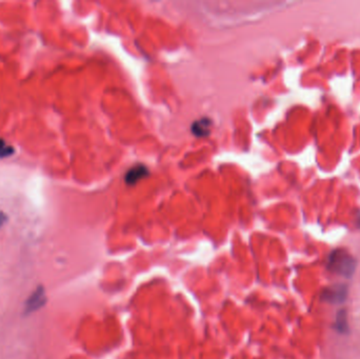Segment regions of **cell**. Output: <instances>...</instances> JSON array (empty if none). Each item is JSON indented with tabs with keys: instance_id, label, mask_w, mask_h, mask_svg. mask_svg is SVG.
<instances>
[{
	"instance_id": "cell-3",
	"label": "cell",
	"mask_w": 360,
	"mask_h": 359,
	"mask_svg": "<svg viewBox=\"0 0 360 359\" xmlns=\"http://www.w3.org/2000/svg\"><path fill=\"white\" fill-rule=\"evenodd\" d=\"M346 289L343 285H335V287L330 288L323 293V298L328 301L332 302H340L343 301L345 298Z\"/></svg>"
},
{
	"instance_id": "cell-2",
	"label": "cell",
	"mask_w": 360,
	"mask_h": 359,
	"mask_svg": "<svg viewBox=\"0 0 360 359\" xmlns=\"http://www.w3.org/2000/svg\"><path fill=\"white\" fill-rule=\"evenodd\" d=\"M46 301L45 291L42 285H39L37 289L33 291V293L26 299L24 303V314L30 315L34 312L38 311L40 308H42Z\"/></svg>"
},
{
	"instance_id": "cell-8",
	"label": "cell",
	"mask_w": 360,
	"mask_h": 359,
	"mask_svg": "<svg viewBox=\"0 0 360 359\" xmlns=\"http://www.w3.org/2000/svg\"><path fill=\"white\" fill-rule=\"evenodd\" d=\"M8 220V216H6L3 212L0 211V229L2 228V225Z\"/></svg>"
},
{
	"instance_id": "cell-5",
	"label": "cell",
	"mask_w": 360,
	"mask_h": 359,
	"mask_svg": "<svg viewBox=\"0 0 360 359\" xmlns=\"http://www.w3.org/2000/svg\"><path fill=\"white\" fill-rule=\"evenodd\" d=\"M336 327L339 331L343 332L345 327H346V315L345 312H340L337 316V320H336Z\"/></svg>"
},
{
	"instance_id": "cell-4",
	"label": "cell",
	"mask_w": 360,
	"mask_h": 359,
	"mask_svg": "<svg viewBox=\"0 0 360 359\" xmlns=\"http://www.w3.org/2000/svg\"><path fill=\"white\" fill-rule=\"evenodd\" d=\"M146 174H148V168H145L144 165L141 164L136 165V167L130 169L128 173H126L125 181L128 184H135Z\"/></svg>"
},
{
	"instance_id": "cell-6",
	"label": "cell",
	"mask_w": 360,
	"mask_h": 359,
	"mask_svg": "<svg viewBox=\"0 0 360 359\" xmlns=\"http://www.w3.org/2000/svg\"><path fill=\"white\" fill-rule=\"evenodd\" d=\"M14 153V149L9 145H5V142L0 139V157H6L12 155Z\"/></svg>"
},
{
	"instance_id": "cell-1",
	"label": "cell",
	"mask_w": 360,
	"mask_h": 359,
	"mask_svg": "<svg viewBox=\"0 0 360 359\" xmlns=\"http://www.w3.org/2000/svg\"><path fill=\"white\" fill-rule=\"evenodd\" d=\"M355 268V259L344 250H335L329 257L328 269L336 274L350 277Z\"/></svg>"
},
{
	"instance_id": "cell-7",
	"label": "cell",
	"mask_w": 360,
	"mask_h": 359,
	"mask_svg": "<svg viewBox=\"0 0 360 359\" xmlns=\"http://www.w3.org/2000/svg\"><path fill=\"white\" fill-rule=\"evenodd\" d=\"M206 121H208V120H206V119H203V120H201V121H197L196 122V125H194V129L196 130V132H195L196 135H199L200 130H203L204 135L208 134V132H206V129L210 128V124H206Z\"/></svg>"
}]
</instances>
